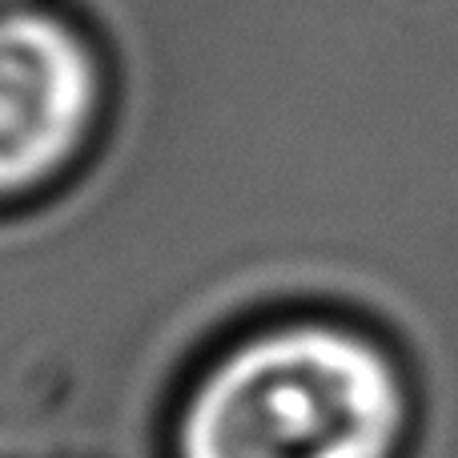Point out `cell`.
<instances>
[{"instance_id": "cell-2", "label": "cell", "mask_w": 458, "mask_h": 458, "mask_svg": "<svg viewBox=\"0 0 458 458\" xmlns=\"http://www.w3.org/2000/svg\"><path fill=\"white\" fill-rule=\"evenodd\" d=\"M101 64L77 24L0 8V201L56 182L89 145Z\"/></svg>"}, {"instance_id": "cell-1", "label": "cell", "mask_w": 458, "mask_h": 458, "mask_svg": "<svg viewBox=\"0 0 458 458\" xmlns=\"http://www.w3.org/2000/svg\"><path fill=\"white\" fill-rule=\"evenodd\" d=\"M411 378L378 338L290 322L229 346L177 419V458H398Z\"/></svg>"}, {"instance_id": "cell-3", "label": "cell", "mask_w": 458, "mask_h": 458, "mask_svg": "<svg viewBox=\"0 0 458 458\" xmlns=\"http://www.w3.org/2000/svg\"><path fill=\"white\" fill-rule=\"evenodd\" d=\"M16 4H21V0H0V8H16Z\"/></svg>"}]
</instances>
